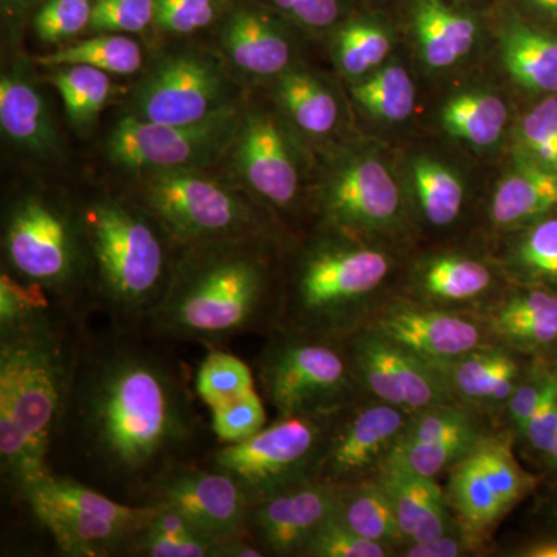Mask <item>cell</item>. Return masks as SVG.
<instances>
[{"label": "cell", "instance_id": "1", "mask_svg": "<svg viewBox=\"0 0 557 557\" xmlns=\"http://www.w3.org/2000/svg\"><path fill=\"white\" fill-rule=\"evenodd\" d=\"M172 344L146 330L87 325L51 440V474L143 505L161 475L205 457L211 421Z\"/></svg>", "mask_w": 557, "mask_h": 557}, {"label": "cell", "instance_id": "2", "mask_svg": "<svg viewBox=\"0 0 557 557\" xmlns=\"http://www.w3.org/2000/svg\"><path fill=\"white\" fill-rule=\"evenodd\" d=\"M90 318L54 306L0 330V472L20 502L49 478V450Z\"/></svg>", "mask_w": 557, "mask_h": 557}, {"label": "cell", "instance_id": "3", "mask_svg": "<svg viewBox=\"0 0 557 557\" xmlns=\"http://www.w3.org/2000/svg\"><path fill=\"white\" fill-rule=\"evenodd\" d=\"M270 239L209 242L182 248L166 296L146 332L172 343L223 348L277 325L282 274Z\"/></svg>", "mask_w": 557, "mask_h": 557}, {"label": "cell", "instance_id": "4", "mask_svg": "<svg viewBox=\"0 0 557 557\" xmlns=\"http://www.w3.org/2000/svg\"><path fill=\"white\" fill-rule=\"evenodd\" d=\"M89 263L91 313L124 330H145L170 288L180 248L137 203L110 199L78 209Z\"/></svg>", "mask_w": 557, "mask_h": 557}, {"label": "cell", "instance_id": "5", "mask_svg": "<svg viewBox=\"0 0 557 557\" xmlns=\"http://www.w3.org/2000/svg\"><path fill=\"white\" fill-rule=\"evenodd\" d=\"M394 260L372 242L325 230L282 274L276 329L344 339L379 307Z\"/></svg>", "mask_w": 557, "mask_h": 557}, {"label": "cell", "instance_id": "6", "mask_svg": "<svg viewBox=\"0 0 557 557\" xmlns=\"http://www.w3.org/2000/svg\"><path fill=\"white\" fill-rule=\"evenodd\" d=\"M2 248L11 276L39 287L57 306L94 317L78 211L27 194L7 211Z\"/></svg>", "mask_w": 557, "mask_h": 557}, {"label": "cell", "instance_id": "7", "mask_svg": "<svg viewBox=\"0 0 557 557\" xmlns=\"http://www.w3.org/2000/svg\"><path fill=\"white\" fill-rule=\"evenodd\" d=\"M20 504L69 557H131L156 507L116 500L65 475L50 474L28 487Z\"/></svg>", "mask_w": 557, "mask_h": 557}, {"label": "cell", "instance_id": "8", "mask_svg": "<svg viewBox=\"0 0 557 557\" xmlns=\"http://www.w3.org/2000/svg\"><path fill=\"white\" fill-rule=\"evenodd\" d=\"M135 203L160 223L180 249L220 240H274L259 205L200 171L150 174L138 186Z\"/></svg>", "mask_w": 557, "mask_h": 557}, {"label": "cell", "instance_id": "9", "mask_svg": "<svg viewBox=\"0 0 557 557\" xmlns=\"http://www.w3.org/2000/svg\"><path fill=\"white\" fill-rule=\"evenodd\" d=\"M267 338L256 380L277 416L338 412L362 397L343 339L284 329Z\"/></svg>", "mask_w": 557, "mask_h": 557}, {"label": "cell", "instance_id": "10", "mask_svg": "<svg viewBox=\"0 0 557 557\" xmlns=\"http://www.w3.org/2000/svg\"><path fill=\"white\" fill-rule=\"evenodd\" d=\"M338 412L278 416L244 442L212 446L203 461L236 480L252 504L285 487L314 480Z\"/></svg>", "mask_w": 557, "mask_h": 557}, {"label": "cell", "instance_id": "11", "mask_svg": "<svg viewBox=\"0 0 557 557\" xmlns=\"http://www.w3.org/2000/svg\"><path fill=\"white\" fill-rule=\"evenodd\" d=\"M240 120L237 109L188 126L149 123L129 115L110 134L106 152L116 166L143 174L200 171L230 152Z\"/></svg>", "mask_w": 557, "mask_h": 557}, {"label": "cell", "instance_id": "12", "mask_svg": "<svg viewBox=\"0 0 557 557\" xmlns=\"http://www.w3.org/2000/svg\"><path fill=\"white\" fill-rule=\"evenodd\" d=\"M236 89L218 58L178 51L163 58L135 87L132 116L188 126L236 109Z\"/></svg>", "mask_w": 557, "mask_h": 557}, {"label": "cell", "instance_id": "13", "mask_svg": "<svg viewBox=\"0 0 557 557\" xmlns=\"http://www.w3.org/2000/svg\"><path fill=\"white\" fill-rule=\"evenodd\" d=\"M317 205L325 230L372 244L397 231L403 219L397 180L368 152L341 161L322 183Z\"/></svg>", "mask_w": 557, "mask_h": 557}, {"label": "cell", "instance_id": "14", "mask_svg": "<svg viewBox=\"0 0 557 557\" xmlns=\"http://www.w3.org/2000/svg\"><path fill=\"white\" fill-rule=\"evenodd\" d=\"M512 435H486L450 469L446 498L458 523L478 539L533 490L512 454Z\"/></svg>", "mask_w": 557, "mask_h": 557}, {"label": "cell", "instance_id": "15", "mask_svg": "<svg viewBox=\"0 0 557 557\" xmlns=\"http://www.w3.org/2000/svg\"><path fill=\"white\" fill-rule=\"evenodd\" d=\"M343 341L362 397L409 413L456 401L434 366L372 329H358Z\"/></svg>", "mask_w": 557, "mask_h": 557}, {"label": "cell", "instance_id": "16", "mask_svg": "<svg viewBox=\"0 0 557 557\" xmlns=\"http://www.w3.org/2000/svg\"><path fill=\"white\" fill-rule=\"evenodd\" d=\"M143 505L174 509L218 544L249 536L248 494L228 474L205 463L203 458L180 463L161 475Z\"/></svg>", "mask_w": 557, "mask_h": 557}, {"label": "cell", "instance_id": "17", "mask_svg": "<svg viewBox=\"0 0 557 557\" xmlns=\"http://www.w3.org/2000/svg\"><path fill=\"white\" fill-rule=\"evenodd\" d=\"M410 413L369 397L333 420L314 480L344 485L375 474L408 424Z\"/></svg>", "mask_w": 557, "mask_h": 557}, {"label": "cell", "instance_id": "18", "mask_svg": "<svg viewBox=\"0 0 557 557\" xmlns=\"http://www.w3.org/2000/svg\"><path fill=\"white\" fill-rule=\"evenodd\" d=\"M362 327L372 329L432 366L491 344L478 314L438 309L412 299L376 307Z\"/></svg>", "mask_w": 557, "mask_h": 557}, {"label": "cell", "instance_id": "19", "mask_svg": "<svg viewBox=\"0 0 557 557\" xmlns=\"http://www.w3.org/2000/svg\"><path fill=\"white\" fill-rule=\"evenodd\" d=\"M474 409L454 401L410 413L405 431L383 463L428 479L450 471L487 435Z\"/></svg>", "mask_w": 557, "mask_h": 557}, {"label": "cell", "instance_id": "20", "mask_svg": "<svg viewBox=\"0 0 557 557\" xmlns=\"http://www.w3.org/2000/svg\"><path fill=\"white\" fill-rule=\"evenodd\" d=\"M339 485L307 480L249 505L248 533L267 556H300L319 528L335 518Z\"/></svg>", "mask_w": 557, "mask_h": 557}, {"label": "cell", "instance_id": "21", "mask_svg": "<svg viewBox=\"0 0 557 557\" xmlns=\"http://www.w3.org/2000/svg\"><path fill=\"white\" fill-rule=\"evenodd\" d=\"M242 182L271 207H292L299 194V168L292 141L270 113L242 116L233 146Z\"/></svg>", "mask_w": 557, "mask_h": 557}, {"label": "cell", "instance_id": "22", "mask_svg": "<svg viewBox=\"0 0 557 557\" xmlns=\"http://www.w3.org/2000/svg\"><path fill=\"white\" fill-rule=\"evenodd\" d=\"M487 335L519 355L544 358L557 348V293L519 287L475 313Z\"/></svg>", "mask_w": 557, "mask_h": 557}, {"label": "cell", "instance_id": "23", "mask_svg": "<svg viewBox=\"0 0 557 557\" xmlns=\"http://www.w3.org/2000/svg\"><path fill=\"white\" fill-rule=\"evenodd\" d=\"M518 355L491 343L434 368L442 373L456 401L487 412H504L525 369Z\"/></svg>", "mask_w": 557, "mask_h": 557}, {"label": "cell", "instance_id": "24", "mask_svg": "<svg viewBox=\"0 0 557 557\" xmlns=\"http://www.w3.org/2000/svg\"><path fill=\"white\" fill-rule=\"evenodd\" d=\"M494 287L496 273L486 262L458 252H442L413 267L410 299L438 309L475 313Z\"/></svg>", "mask_w": 557, "mask_h": 557}, {"label": "cell", "instance_id": "25", "mask_svg": "<svg viewBox=\"0 0 557 557\" xmlns=\"http://www.w3.org/2000/svg\"><path fill=\"white\" fill-rule=\"evenodd\" d=\"M502 64L531 94L557 95V35L523 20L507 2L497 14Z\"/></svg>", "mask_w": 557, "mask_h": 557}, {"label": "cell", "instance_id": "26", "mask_svg": "<svg viewBox=\"0 0 557 557\" xmlns=\"http://www.w3.org/2000/svg\"><path fill=\"white\" fill-rule=\"evenodd\" d=\"M409 25L421 61L431 70H448L478 46L479 22L449 0H410Z\"/></svg>", "mask_w": 557, "mask_h": 557}, {"label": "cell", "instance_id": "27", "mask_svg": "<svg viewBox=\"0 0 557 557\" xmlns=\"http://www.w3.org/2000/svg\"><path fill=\"white\" fill-rule=\"evenodd\" d=\"M375 475L386 487L406 542L434 541L458 527L435 479L387 463L381 465Z\"/></svg>", "mask_w": 557, "mask_h": 557}, {"label": "cell", "instance_id": "28", "mask_svg": "<svg viewBox=\"0 0 557 557\" xmlns=\"http://www.w3.org/2000/svg\"><path fill=\"white\" fill-rule=\"evenodd\" d=\"M222 46L231 64L252 78H278L292 69L288 36L259 11L239 9L222 32Z\"/></svg>", "mask_w": 557, "mask_h": 557}, {"label": "cell", "instance_id": "29", "mask_svg": "<svg viewBox=\"0 0 557 557\" xmlns=\"http://www.w3.org/2000/svg\"><path fill=\"white\" fill-rule=\"evenodd\" d=\"M0 126L17 148L36 156H50L60 145L46 100L20 73L0 81Z\"/></svg>", "mask_w": 557, "mask_h": 557}, {"label": "cell", "instance_id": "30", "mask_svg": "<svg viewBox=\"0 0 557 557\" xmlns=\"http://www.w3.org/2000/svg\"><path fill=\"white\" fill-rule=\"evenodd\" d=\"M553 212H557V174L515 160L494 190L491 222L497 228L516 231Z\"/></svg>", "mask_w": 557, "mask_h": 557}, {"label": "cell", "instance_id": "31", "mask_svg": "<svg viewBox=\"0 0 557 557\" xmlns=\"http://www.w3.org/2000/svg\"><path fill=\"white\" fill-rule=\"evenodd\" d=\"M335 518L359 536L395 552L406 542L386 487L375 474L339 485Z\"/></svg>", "mask_w": 557, "mask_h": 557}, {"label": "cell", "instance_id": "32", "mask_svg": "<svg viewBox=\"0 0 557 557\" xmlns=\"http://www.w3.org/2000/svg\"><path fill=\"white\" fill-rule=\"evenodd\" d=\"M276 100L289 123L307 137H327L336 129L338 100L321 79L309 72L289 69L278 76Z\"/></svg>", "mask_w": 557, "mask_h": 557}, {"label": "cell", "instance_id": "33", "mask_svg": "<svg viewBox=\"0 0 557 557\" xmlns=\"http://www.w3.org/2000/svg\"><path fill=\"white\" fill-rule=\"evenodd\" d=\"M505 252V269L519 287L557 293V212L516 230Z\"/></svg>", "mask_w": 557, "mask_h": 557}, {"label": "cell", "instance_id": "34", "mask_svg": "<svg viewBox=\"0 0 557 557\" xmlns=\"http://www.w3.org/2000/svg\"><path fill=\"white\" fill-rule=\"evenodd\" d=\"M508 106L490 90H465L443 106L440 120L450 137L478 149L493 148L507 129Z\"/></svg>", "mask_w": 557, "mask_h": 557}, {"label": "cell", "instance_id": "35", "mask_svg": "<svg viewBox=\"0 0 557 557\" xmlns=\"http://www.w3.org/2000/svg\"><path fill=\"white\" fill-rule=\"evenodd\" d=\"M409 177L418 211L428 225L448 228L460 219L467 193L449 166L431 157H417L410 163Z\"/></svg>", "mask_w": 557, "mask_h": 557}, {"label": "cell", "instance_id": "36", "mask_svg": "<svg viewBox=\"0 0 557 557\" xmlns=\"http://www.w3.org/2000/svg\"><path fill=\"white\" fill-rule=\"evenodd\" d=\"M350 94L359 108L381 123H403L416 109V83L398 62H388L366 78L355 81Z\"/></svg>", "mask_w": 557, "mask_h": 557}, {"label": "cell", "instance_id": "37", "mask_svg": "<svg viewBox=\"0 0 557 557\" xmlns=\"http://www.w3.org/2000/svg\"><path fill=\"white\" fill-rule=\"evenodd\" d=\"M156 508L131 557H218V542L205 536L174 509Z\"/></svg>", "mask_w": 557, "mask_h": 557}, {"label": "cell", "instance_id": "38", "mask_svg": "<svg viewBox=\"0 0 557 557\" xmlns=\"http://www.w3.org/2000/svg\"><path fill=\"white\" fill-rule=\"evenodd\" d=\"M394 38L386 25L376 21L347 22L333 38L332 54L336 67L350 79H362L386 64Z\"/></svg>", "mask_w": 557, "mask_h": 557}, {"label": "cell", "instance_id": "39", "mask_svg": "<svg viewBox=\"0 0 557 557\" xmlns=\"http://www.w3.org/2000/svg\"><path fill=\"white\" fill-rule=\"evenodd\" d=\"M47 67H69L89 65L109 75H132L143 65V51L135 40L123 35H102L81 40L36 60Z\"/></svg>", "mask_w": 557, "mask_h": 557}, {"label": "cell", "instance_id": "40", "mask_svg": "<svg viewBox=\"0 0 557 557\" xmlns=\"http://www.w3.org/2000/svg\"><path fill=\"white\" fill-rule=\"evenodd\" d=\"M50 81L61 94L70 121L78 127L94 123L115 91L109 73L89 65L61 67Z\"/></svg>", "mask_w": 557, "mask_h": 557}, {"label": "cell", "instance_id": "41", "mask_svg": "<svg viewBox=\"0 0 557 557\" xmlns=\"http://www.w3.org/2000/svg\"><path fill=\"white\" fill-rule=\"evenodd\" d=\"M515 160L557 174V95H548L520 119Z\"/></svg>", "mask_w": 557, "mask_h": 557}, {"label": "cell", "instance_id": "42", "mask_svg": "<svg viewBox=\"0 0 557 557\" xmlns=\"http://www.w3.org/2000/svg\"><path fill=\"white\" fill-rule=\"evenodd\" d=\"M194 388L200 401L211 410L256 388L255 373L236 355L223 348H209L197 369Z\"/></svg>", "mask_w": 557, "mask_h": 557}, {"label": "cell", "instance_id": "43", "mask_svg": "<svg viewBox=\"0 0 557 557\" xmlns=\"http://www.w3.org/2000/svg\"><path fill=\"white\" fill-rule=\"evenodd\" d=\"M267 426L262 395L256 388L248 394L211 409V429L219 443H239Z\"/></svg>", "mask_w": 557, "mask_h": 557}, {"label": "cell", "instance_id": "44", "mask_svg": "<svg viewBox=\"0 0 557 557\" xmlns=\"http://www.w3.org/2000/svg\"><path fill=\"white\" fill-rule=\"evenodd\" d=\"M395 549L359 536L350 528L332 518L307 542L300 557H386Z\"/></svg>", "mask_w": 557, "mask_h": 557}, {"label": "cell", "instance_id": "45", "mask_svg": "<svg viewBox=\"0 0 557 557\" xmlns=\"http://www.w3.org/2000/svg\"><path fill=\"white\" fill-rule=\"evenodd\" d=\"M94 0H47L35 17V30L46 44H58L89 27Z\"/></svg>", "mask_w": 557, "mask_h": 557}, {"label": "cell", "instance_id": "46", "mask_svg": "<svg viewBox=\"0 0 557 557\" xmlns=\"http://www.w3.org/2000/svg\"><path fill=\"white\" fill-rule=\"evenodd\" d=\"M156 21V0H95L89 28L95 33H138Z\"/></svg>", "mask_w": 557, "mask_h": 557}, {"label": "cell", "instance_id": "47", "mask_svg": "<svg viewBox=\"0 0 557 557\" xmlns=\"http://www.w3.org/2000/svg\"><path fill=\"white\" fill-rule=\"evenodd\" d=\"M552 366V362L544 361V358H537L536 362L527 364L523 369L518 386L512 391L511 397L508 398L504 412H502L512 437L522 438L528 421L533 416L545 384H547Z\"/></svg>", "mask_w": 557, "mask_h": 557}, {"label": "cell", "instance_id": "48", "mask_svg": "<svg viewBox=\"0 0 557 557\" xmlns=\"http://www.w3.org/2000/svg\"><path fill=\"white\" fill-rule=\"evenodd\" d=\"M557 434V366L549 370L547 384L533 416L528 421L522 440L534 456L545 463L552 454Z\"/></svg>", "mask_w": 557, "mask_h": 557}, {"label": "cell", "instance_id": "49", "mask_svg": "<svg viewBox=\"0 0 557 557\" xmlns=\"http://www.w3.org/2000/svg\"><path fill=\"white\" fill-rule=\"evenodd\" d=\"M219 7V0H156V24L174 35H190L208 27Z\"/></svg>", "mask_w": 557, "mask_h": 557}, {"label": "cell", "instance_id": "50", "mask_svg": "<svg viewBox=\"0 0 557 557\" xmlns=\"http://www.w3.org/2000/svg\"><path fill=\"white\" fill-rule=\"evenodd\" d=\"M273 3L289 20L314 30L332 27L339 20L341 0H273Z\"/></svg>", "mask_w": 557, "mask_h": 557}, {"label": "cell", "instance_id": "51", "mask_svg": "<svg viewBox=\"0 0 557 557\" xmlns=\"http://www.w3.org/2000/svg\"><path fill=\"white\" fill-rule=\"evenodd\" d=\"M472 539L458 523L450 533L428 542H405L398 548L406 557H458L467 556L472 549Z\"/></svg>", "mask_w": 557, "mask_h": 557}, {"label": "cell", "instance_id": "52", "mask_svg": "<svg viewBox=\"0 0 557 557\" xmlns=\"http://www.w3.org/2000/svg\"><path fill=\"white\" fill-rule=\"evenodd\" d=\"M505 2L530 24L557 35V0H505Z\"/></svg>", "mask_w": 557, "mask_h": 557}, {"label": "cell", "instance_id": "53", "mask_svg": "<svg viewBox=\"0 0 557 557\" xmlns=\"http://www.w3.org/2000/svg\"><path fill=\"white\" fill-rule=\"evenodd\" d=\"M218 557H267V553L251 536H239L220 542Z\"/></svg>", "mask_w": 557, "mask_h": 557}, {"label": "cell", "instance_id": "54", "mask_svg": "<svg viewBox=\"0 0 557 557\" xmlns=\"http://www.w3.org/2000/svg\"><path fill=\"white\" fill-rule=\"evenodd\" d=\"M518 556L523 557H557V537L541 539V541L531 542L525 545Z\"/></svg>", "mask_w": 557, "mask_h": 557}, {"label": "cell", "instance_id": "55", "mask_svg": "<svg viewBox=\"0 0 557 557\" xmlns=\"http://www.w3.org/2000/svg\"><path fill=\"white\" fill-rule=\"evenodd\" d=\"M544 467L548 469V472L553 478H557V434L555 446H553L552 454H549L548 460L545 461Z\"/></svg>", "mask_w": 557, "mask_h": 557}, {"label": "cell", "instance_id": "56", "mask_svg": "<svg viewBox=\"0 0 557 557\" xmlns=\"http://www.w3.org/2000/svg\"><path fill=\"white\" fill-rule=\"evenodd\" d=\"M24 2L25 0H3V3H7V5H21Z\"/></svg>", "mask_w": 557, "mask_h": 557}, {"label": "cell", "instance_id": "57", "mask_svg": "<svg viewBox=\"0 0 557 557\" xmlns=\"http://www.w3.org/2000/svg\"><path fill=\"white\" fill-rule=\"evenodd\" d=\"M555 536L557 537V522H556V534H555Z\"/></svg>", "mask_w": 557, "mask_h": 557}]
</instances>
